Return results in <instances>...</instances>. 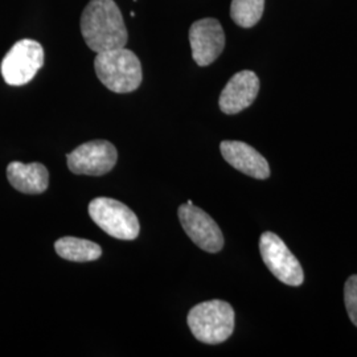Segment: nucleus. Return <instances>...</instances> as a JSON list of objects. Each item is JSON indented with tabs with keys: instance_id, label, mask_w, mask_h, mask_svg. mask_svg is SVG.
I'll list each match as a JSON object with an SVG mask.
<instances>
[{
	"instance_id": "1a4fd4ad",
	"label": "nucleus",
	"mask_w": 357,
	"mask_h": 357,
	"mask_svg": "<svg viewBox=\"0 0 357 357\" xmlns=\"http://www.w3.org/2000/svg\"><path fill=\"white\" fill-rule=\"evenodd\" d=\"M190 43L195 63L199 66H208L224 51L225 33L216 19H202L192 24Z\"/></svg>"
},
{
	"instance_id": "ddd939ff",
	"label": "nucleus",
	"mask_w": 357,
	"mask_h": 357,
	"mask_svg": "<svg viewBox=\"0 0 357 357\" xmlns=\"http://www.w3.org/2000/svg\"><path fill=\"white\" fill-rule=\"evenodd\" d=\"M54 250L59 257L72 262H90L102 255L98 243L76 237H63L54 243Z\"/></svg>"
},
{
	"instance_id": "9d476101",
	"label": "nucleus",
	"mask_w": 357,
	"mask_h": 357,
	"mask_svg": "<svg viewBox=\"0 0 357 357\" xmlns=\"http://www.w3.org/2000/svg\"><path fill=\"white\" fill-rule=\"evenodd\" d=\"M259 91V79L252 70H243L231 77L221 91L218 105L222 113L237 114L255 102Z\"/></svg>"
},
{
	"instance_id": "423d86ee",
	"label": "nucleus",
	"mask_w": 357,
	"mask_h": 357,
	"mask_svg": "<svg viewBox=\"0 0 357 357\" xmlns=\"http://www.w3.org/2000/svg\"><path fill=\"white\" fill-rule=\"evenodd\" d=\"M259 252L265 265L277 280L294 287L303 283V268L277 234L265 231L259 238Z\"/></svg>"
},
{
	"instance_id": "f8f14e48",
	"label": "nucleus",
	"mask_w": 357,
	"mask_h": 357,
	"mask_svg": "<svg viewBox=\"0 0 357 357\" xmlns=\"http://www.w3.org/2000/svg\"><path fill=\"white\" fill-rule=\"evenodd\" d=\"M7 178L16 191L28 195H40L50 185V172L41 163L13 162L7 167Z\"/></svg>"
},
{
	"instance_id": "7ed1b4c3",
	"label": "nucleus",
	"mask_w": 357,
	"mask_h": 357,
	"mask_svg": "<svg viewBox=\"0 0 357 357\" xmlns=\"http://www.w3.org/2000/svg\"><path fill=\"white\" fill-rule=\"evenodd\" d=\"M192 335L205 344H221L234 331V310L224 301H209L193 307L188 314Z\"/></svg>"
},
{
	"instance_id": "0eeeda50",
	"label": "nucleus",
	"mask_w": 357,
	"mask_h": 357,
	"mask_svg": "<svg viewBox=\"0 0 357 357\" xmlns=\"http://www.w3.org/2000/svg\"><path fill=\"white\" fill-rule=\"evenodd\" d=\"M68 167L76 175L101 176L114 168L118 153L107 141H90L68 153Z\"/></svg>"
},
{
	"instance_id": "f257e3e1",
	"label": "nucleus",
	"mask_w": 357,
	"mask_h": 357,
	"mask_svg": "<svg viewBox=\"0 0 357 357\" xmlns=\"http://www.w3.org/2000/svg\"><path fill=\"white\" fill-rule=\"evenodd\" d=\"M81 33L91 51L125 48L128 33L114 0H90L81 16Z\"/></svg>"
},
{
	"instance_id": "f03ea898",
	"label": "nucleus",
	"mask_w": 357,
	"mask_h": 357,
	"mask_svg": "<svg viewBox=\"0 0 357 357\" xmlns=\"http://www.w3.org/2000/svg\"><path fill=\"white\" fill-rule=\"evenodd\" d=\"M98 79L114 93H131L142 84V65L138 56L126 48L101 52L94 60Z\"/></svg>"
},
{
	"instance_id": "6e6552de",
	"label": "nucleus",
	"mask_w": 357,
	"mask_h": 357,
	"mask_svg": "<svg viewBox=\"0 0 357 357\" xmlns=\"http://www.w3.org/2000/svg\"><path fill=\"white\" fill-rule=\"evenodd\" d=\"M178 220L193 243L208 253H218L224 248V236L216 221L195 205H180Z\"/></svg>"
},
{
	"instance_id": "4468645a",
	"label": "nucleus",
	"mask_w": 357,
	"mask_h": 357,
	"mask_svg": "<svg viewBox=\"0 0 357 357\" xmlns=\"http://www.w3.org/2000/svg\"><path fill=\"white\" fill-rule=\"evenodd\" d=\"M265 0H233L230 4V17L243 28L255 26L262 17Z\"/></svg>"
},
{
	"instance_id": "39448f33",
	"label": "nucleus",
	"mask_w": 357,
	"mask_h": 357,
	"mask_svg": "<svg viewBox=\"0 0 357 357\" xmlns=\"http://www.w3.org/2000/svg\"><path fill=\"white\" fill-rule=\"evenodd\" d=\"M44 64V50L38 41L24 38L15 43L1 61V76L11 86L26 85Z\"/></svg>"
},
{
	"instance_id": "20e7f679",
	"label": "nucleus",
	"mask_w": 357,
	"mask_h": 357,
	"mask_svg": "<svg viewBox=\"0 0 357 357\" xmlns=\"http://www.w3.org/2000/svg\"><path fill=\"white\" fill-rule=\"evenodd\" d=\"M90 218L109 236L131 241L139 236V220L128 205L109 197L90 202Z\"/></svg>"
},
{
	"instance_id": "2eb2a0df",
	"label": "nucleus",
	"mask_w": 357,
	"mask_h": 357,
	"mask_svg": "<svg viewBox=\"0 0 357 357\" xmlns=\"http://www.w3.org/2000/svg\"><path fill=\"white\" fill-rule=\"evenodd\" d=\"M344 302L348 315L357 327V275H352L345 282Z\"/></svg>"
},
{
	"instance_id": "9b49d317",
	"label": "nucleus",
	"mask_w": 357,
	"mask_h": 357,
	"mask_svg": "<svg viewBox=\"0 0 357 357\" xmlns=\"http://www.w3.org/2000/svg\"><path fill=\"white\" fill-rule=\"evenodd\" d=\"M224 159L240 172L250 178H268L270 167L268 160L252 146L238 141H224L220 144Z\"/></svg>"
}]
</instances>
